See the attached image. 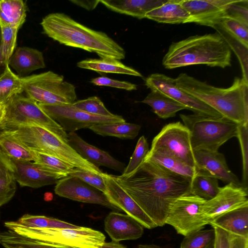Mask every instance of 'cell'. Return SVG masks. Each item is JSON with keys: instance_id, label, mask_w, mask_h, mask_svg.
<instances>
[{"instance_id": "7dc6e473", "label": "cell", "mask_w": 248, "mask_h": 248, "mask_svg": "<svg viewBox=\"0 0 248 248\" xmlns=\"http://www.w3.org/2000/svg\"><path fill=\"white\" fill-rule=\"evenodd\" d=\"M91 82L96 86H108L126 91L136 90V84L124 81L113 79L107 77H99L93 78Z\"/></svg>"}, {"instance_id": "30bf717a", "label": "cell", "mask_w": 248, "mask_h": 248, "mask_svg": "<svg viewBox=\"0 0 248 248\" xmlns=\"http://www.w3.org/2000/svg\"><path fill=\"white\" fill-rule=\"evenodd\" d=\"M205 201L191 193L180 196L171 204L165 224L184 236L202 230L208 224L203 214Z\"/></svg>"}, {"instance_id": "2e32d148", "label": "cell", "mask_w": 248, "mask_h": 248, "mask_svg": "<svg viewBox=\"0 0 248 248\" xmlns=\"http://www.w3.org/2000/svg\"><path fill=\"white\" fill-rule=\"evenodd\" d=\"M237 0H181L187 11V23L194 22L213 28L226 16L229 7Z\"/></svg>"}, {"instance_id": "f6af8a7d", "label": "cell", "mask_w": 248, "mask_h": 248, "mask_svg": "<svg viewBox=\"0 0 248 248\" xmlns=\"http://www.w3.org/2000/svg\"><path fill=\"white\" fill-rule=\"evenodd\" d=\"M103 174V172L97 174L78 168H74L69 175L78 177L105 194L106 186Z\"/></svg>"}, {"instance_id": "bcb514c9", "label": "cell", "mask_w": 248, "mask_h": 248, "mask_svg": "<svg viewBox=\"0 0 248 248\" xmlns=\"http://www.w3.org/2000/svg\"><path fill=\"white\" fill-rule=\"evenodd\" d=\"M247 0H237L229 8L226 16L248 24Z\"/></svg>"}, {"instance_id": "f5cc1de1", "label": "cell", "mask_w": 248, "mask_h": 248, "mask_svg": "<svg viewBox=\"0 0 248 248\" xmlns=\"http://www.w3.org/2000/svg\"><path fill=\"white\" fill-rule=\"evenodd\" d=\"M71 1L88 10H92L95 8L98 3L100 2V0L91 1L89 3L87 4L84 2V1L72 0Z\"/></svg>"}, {"instance_id": "4dcf8cb0", "label": "cell", "mask_w": 248, "mask_h": 248, "mask_svg": "<svg viewBox=\"0 0 248 248\" xmlns=\"http://www.w3.org/2000/svg\"><path fill=\"white\" fill-rule=\"evenodd\" d=\"M0 149L10 159L31 161L35 160L33 151L5 131L0 133Z\"/></svg>"}, {"instance_id": "f1b7e54d", "label": "cell", "mask_w": 248, "mask_h": 248, "mask_svg": "<svg viewBox=\"0 0 248 248\" xmlns=\"http://www.w3.org/2000/svg\"><path fill=\"white\" fill-rule=\"evenodd\" d=\"M144 160L152 161L174 173L190 179H192L197 172L196 168L186 164L179 159L151 149L149 150Z\"/></svg>"}, {"instance_id": "9a60e30c", "label": "cell", "mask_w": 248, "mask_h": 248, "mask_svg": "<svg viewBox=\"0 0 248 248\" xmlns=\"http://www.w3.org/2000/svg\"><path fill=\"white\" fill-rule=\"evenodd\" d=\"M248 189L232 183L220 187L217 194L206 200L204 205V216L208 224L226 213L248 206Z\"/></svg>"}, {"instance_id": "44dd1931", "label": "cell", "mask_w": 248, "mask_h": 248, "mask_svg": "<svg viewBox=\"0 0 248 248\" xmlns=\"http://www.w3.org/2000/svg\"><path fill=\"white\" fill-rule=\"evenodd\" d=\"M105 230L113 241L135 240L144 232L143 226L128 215L110 212L104 220Z\"/></svg>"}, {"instance_id": "8992f818", "label": "cell", "mask_w": 248, "mask_h": 248, "mask_svg": "<svg viewBox=\"0 0 248 248\" xmlns=\"http://www.w3.org/2000/svg\"><path fill=\"white\" fill-rule=\"evenodd\" d=\"M180 117L189 132L193 151L217 152L228 140L237 137L239 124L223 117L196 113Z\"/></svg>"}, {"instance_id": "e575fe53", "label": "cell", "mask_w": 248, "mask_h": 248, "mask_svg": "<svg viewBox=\"0 0 248 248\" xmlns=\"http://www.w3.org/2000/svg\"><path fill=\"white\" fill-rule=\"evenodd\" d=\"M213 28L220 35L225 42L235 53L240 62L242 78L248 82V48L240 41L227 31L220 24L215 25Z\"/></svg>"}, {"instance_id": "277c9868", "label": "cell", "mask_w": 248, "mask_h": 248, "mask_svg": "<svg viewBox=\"0 0 248 248\" xmlns=\"http://www.w3.org/2000/svg\"><path fill=\"white\" fill-rule=\"evenodd\" d=\"M231 49L218 33L191 36L172 43L162 60L172 69L196 64L222 68L231 66Z\"/></svg>"}, {"instance_id": "6f0895ef", "label": "cell", "mask_w": 248, "mask_h": 248, "mask_svg": "<svg viewBox=\"0 0 248 248\" xmlns=\"http://www.w3.org/2000/svg\"></svg>"}, {"instance_id": "74e56055", "label": "cell", "mask_w": 248, "mask_h": 248, "mask_svg": "<svg viewBox=\"0 0 248 248\" xmlns=\"http://www.w3.org/2000/svg\"><path fill=\"white\" fill-rule=\"evenodd\" d=\"M34 162L55 172L69 175L74 168L70 164L55 156L33 151Z\"/></svg>"}, {"instance_id": "db71d44e", "label": "cell", "mask_w": 248, "mask_h": 248, "mask_svg": "<svg viewBox=\"0 0 248 248\" xmlns=\"http://www.w3.org/2000/svg\"><path fill=\"white\" fill-rule=\"evenodd\" d=\"M102 248H126L119 242L112 241L110 242L105 243Z\"/></svg>"}, {"instance_id": "7bdbcfd3", "label": "cell", "mask_w": 248, "mask_h": 248, "mask_svg": "<svg viewBox=\"0 0 248 248\" xmlns=\"http://www.w3.org/2000/svg\"><path fill=\"white\" fill-rule=\"evenodd\" d=\"M1 45L3 56L8 63L16 46L17 27L11 26L0 27Z\"/></svg>"}, {"instance_id": "f546056e", "label": "cell", "mask_w": 248, "mask_h": 248, "mask_svg": "<svg viewBox=\"0 0 248 248\" xmlns=\"http://www.w3.org/2000/svg\"><path fill=\"white\" fill-rule=\"evenodd\" d=\"M95 134L112 136L121 139H134L139 134L141 126L124 122L106 123L93 125L89 128Z\"/></svg>"}, {"instance_id": "484cf974", "label": "cell", "mask_w": 248, "mask_h": 248, "mask_svg": "<svg viewBox=\"0 0 248 248\" xmlns=\"http://www.w3.org/2000/svg\"><path fill=\"white\" fill-rule=\"evenodd\" d=\"M78 67L92 70L100 74L114 73L142 77L136 70L126 66L119 60L104 58L87 59L77 63Z\"/></svg>"}, {"instance_id": "f35d334b", "label": "cell", "mask_w": 248, "mask_h": 248, "mask_svg": "<svg viewBox=\"0 0 248 248\" xmlns=\"http://www.w3.org/2000/svg\"><path fill=\"white\" fill-rule=\"evenodd\" d=\"M219 24L227 31L248 47V24L227 16L224 17Z\"/></svg>"}, {"instance_id": "ffe728a7", "label": "cell", "mask_w": 248, "mask_h": 248, "mask_svg": "<svg viewBox=\"0 0 248 248\" xmlns=\"http://www.w3.org/2000/svg\"><path fill=\"white\" fill-rule=\"evenodd\" d=\"M69 144L82 158L97 167L104 166L122 173L125 169L124 163L116 160L108 152L89 144L76 132L67 133Z\"/></svg>"}, {"instance_id": "1f68e13d", "label": "cell", "mask_w": 248, "mask_h": 248, "mask_svg": "<svg viewBox=\"0 0 248 248\" xmlns=\"http://www.w3.org/2000/svg\"><path fill=\"white\" fill-rule=\"evenodd\" d=\"M219 188L217 179L200 170L191 180L190 193L206 201L213 198Z\"/></svg>"}, {"instance_id": "816d5d0a", "label": "cell", "mask_w": 248, "mask_h": 248, "mask_svg": "<svg viewBox=\"0 0 248 248\" xmlns=\"http://www.w3.org/2000/svg\"><path fill=\"white\" fill-rule=\"evenodd\" d=\"M8 66V64L5 60L2 54L1 45V32L0 27V78L4 74Z\"/></svg>"}, {"instance_id": "681fc988", "label": "cell", "mask_w": 248, "mask_h": 248, "mask_svg": "<svg viewBox=\"0 0 248 248\" xmlns=\"http://www.w3.org/2000/svg\"><path fill=\"white\" fill-rule=\"evenodd\" d=\"M230 248H248V237L240 236L230 233Z\"/></svg>"}, {"instance_id": "d4e9b609", "label": "cell", "mask_w": 248, "mask_h": 248, "mask_svg": "<svg viewBox=\"0 0 248 248\" xmlns=\"http://www.w3.org/2000/svg\"><path fill=\"white\" fill-rule=\"evenodd\" d=\"M209 225L220 228L230 234L248 237V206L226 213Z\"/></svg>"}, {"instance_id": "ac0fdd59", "label": "cell", "mask_w": 248, "mask_h": 248, "mask_svg": "<svg viewBox=\"0 0 248 248\" xmlns=\"http://www.w3.org/2000/svg\"><path fill=\"white\" fill-rule=\"evenodd\" d=\"M103 176L106 186L105 194L112 204L135 218L144 227L152 229L157 227L136 202L116 182L112 175L103 172Z\"/></svg>"}, {"instance_id": "6da1fadb", "label": "cell", "mask_w": 248, "mask_h": 248, "mask_svg": "<svg viewBox=\"0 0 248 248\" xmlns=\"http://www.w3.org/2000/svg\"><path fill=\"white\" fill-rule=\"evenodd\" d=\"M112 177L157 227L165 224L172 203L180 196L190 193L192 179L148 160H144L128 174Z\"/></svg>"}, {"instance_id": "8fae6325", "label": "cell", "mask_w": 248, "mask_h": 248, "mask_svg": "<svg viewBox=\"0 0 248 248\" xmlns=\"http://www.w3.org/2000/svg\"><path fill=\"white\" fill-rule=\"evenodd\" d=\"M38 104L49 117L68 133L75 132L82 128H89L98 124L125 122L122 116L94 115L76 108L73 104Z\"/></svg>"}, {"instance_id": "ab89813d", "label": "cell", "mask_w": 248, "mask_h": 248, "mask_svg": "<svg viewBox=\"0 0 248 248\" xmlns=\"http://www.w3.org/2000/svg\"><path fill=\"white\" fill-rule=\"evenodd\" d=\"M237 138L240 144L242 158V186L248 189V123L239 124Z\"/></svg>"}, {"instance_id": "11a10c76", "label": "cell", "mask_w": 248, "mask_h": 248, "mask_svg": "<svg viewBox=\"0 0 248 248\" xmlns=\"http://www.w3.org/2000/svg\"><path fill=\"white\" fill-rule=\"evenodd\" d=\"M137 248H163L155 245H140Z\"/></svg>"}, {"instance_id": "3957f363", "label": "cell", "mask_w": 248, "mask_h": 248, "mask_svg": "<svg viewBox=\"0 0 248 248\" xmlns=\"http://www.w3.org/2000/svg\"><path fill=\"white\" fill-rule=\"evenodd\" d=\"M175 83L178 88L207 105L222 117L238 124L248 123V82L235 77L228 88L216 87L186 73Z\"/></svg>"}, {"instance_id": "f907efd6", "label": "cell", "mask_w": 248, "mask_h": 248, "mask_svg": "<svg viewBox=\"0 0 248 248\" xmlns=\"http://www.w3.org/2000/svg\"><path fill=\"white\" fill-rule=\"evenodd\" d=\"M8 172H13L11 159L0 149V175Z\"/></svg>"}, {"instance_id": "cb8c5ba5", "label": "cell", "mask_w": 248, "mask_h": 248, "mask_svg": "<svg viewBox=\"0 0 248 248\" xmlns=\"http://www.w3.org/2000/svg\"><path fill=\"white\" fill-rule=\"evenodd\" d=\"M145 18L159 23L178 24L187 23L189 15L182 5L181 0H167L148 12Z\"/></svg>"}, {"instance_id": "836d02e7", "label": "cell", "mask_w": 248, "mask_h": 248, "mask_svg": "<svg viewBox=\"0 0 248 248\" xmlns=\"http://www.w3.org/2000/svg\"><path fill=\"white\" fill-rule=\"evenodd\" d=\"M23 92L22 78L14 73L8 66L0 78V106L4 105L13 96Z\"/></svg>"}, {"instance_id": "d590c367", "label": "cell", "mask_w": 248, "mask_h": 248, "mask_svg": "<svg viewBox=\"0 0 248 248\" xmlns=\"http://www.w3.org/2000/svg\"><path fill=\"white\" fill-rule=\"evenodd\" d=\"M16 221L22 225L30 228L75 229L79 227L57 218L29 214L23 215Z\"/></svg>"}, {"instance_id": "7a4b0ae2", "label": "cell", "mask_w": 248, "mask_h": 248, "mask_svg": "<svg viewBox=\"0 0 248 248\" xmlns=\"http://www.w3.org/2000/svg\"><path fill=\"white\" fill-rule=\"evenodd\" d=\"M44 33L65 46L96 53L100 58L123 60L124 49L106 33L88 28L62 13L50 14L41 22Z\"/></svg>"}, {"instance_id": "4fadbf2b", "label": "cell", "mask_w": 248, "mask_h": 248, "mask_svg": "<svg viewBox=\"0 0 248 248\" xmlns=\"http://www.w3.org/2000/svg\"><path fill=\"white\" fill-rule=\"evenodd\" d=\"M145 85L151 91H156L182 104L194 113L216 117H222L215 109L188 94L177 87L175 80L162 74L155 73L145 79Z\"/></svg>"}, {"instance_id": "83f0119b", "label": "cell", "mask_w": 248, "mask_h": 248, "mask_svg": "<svg viewBox=\"0 0 248 248\" xmlns=\"http://www.w3.org/2000/svg\"><path fill=\"white\" fill-rule=\"evenodd\" d=\"M27 10L22 0H0V27L20 28L26 20Z\"/></svg>"}, {"instance_id": "8d00e7d4", "label": "cell", "mask_w": 248, "mask_h": 248, "mask_svg": "<svg viewBox=\"0 0 248 248\" xmlns=\"http://www.w3.org/2000/svg\"><path fill=\"white\" fill-rule=\"evenodd\" d=\"M215 241L214 228L201 230L185 236L180 248H214Z\"/></svg>"}, {"instance_id": "9c48e42d", "label": "cell", "mask_w": 248, "mask_h": 248, "mask_svg": "<svg viewBox=\"0 0 248 248\" xmlns=\"http://www.w3.org/2000/svg\"><path fill=\"white\" fill-rule=\"evenodd\" d=\"M24 91L37 103L73 104L77 97L75 86L64 77L49 71L22 78Z\"/></svg>"}, {"instance_id": "4316f807", "label": "cell", "mask_w": 248, "mask_h": 248, "mask_svg": "<svg viewBox=\"0 0 248 248\" xmlns=\"http://www.w3.org/2000/svg\"><path fill=\"white\" fill-rule=\"evenodd\" d=\"M152 108V110L163 119L173 117L181 110L186 109L182 104L156 91H151L141 101Z\"/></svg>"}, {"instance_id": "ee69618b", "label": "cell", "mask_w": 248, "mask_h": 248, "mask_svg": "<svg viewBox=\"0 0 248 248\" xmlns=\"http://www.w3.org/2000/svg\"><path fill=\"white\" fill-rule=\"evenodd\" d=\"M13 172L0 175V207L9 202L16 191V183Z\"/></svg>"}, {"instance_id": "ba28073f", "label": "cell", "mask_w": 248, "mask_h": 248, "mask_svg": "<svg viewBox=\"0 0 248 248\" xmlns=\"http://www.w3.org/2000/svg\"><path fill=\"white\" fill-rule=\"evenodd\" d=\"M4 115L0 124L2 131L12 130L19 126L36 124L44 127L68 140L67 133L49 117L38 103L20 94L13 96L4 105Z\"/></svg>"}, {"instance_id": "7c38bea8", "label": "cell", "mask_w": 248, "mask_h": 248, "mask_svg": "<svg viewBox=\"0 0 248 248\" xmlns=\"http://www.w3.org/2000/svg\"><path fill=\"white\" fill-rule=\"evenodd\" d=\"M151 149L173 156L196 168L189 132L180 122L164 126L154 138Z\"/></svg>"}, {"instance_id": "5bb4252c", "label": "cell", "mask_w": 248, "mask_h": 248, "mask_svg": "<svg viewBox=\"0 0 248 248\" xmlns=\"http://www.w3.org/2000/svg\"><path fill=\"white\" fill-rule=\"evenodd\" d=\"M54 191L60 197L73 201L99 204L122 211L112 204L104 193L75 176L68 175L60 179L56 183Z\"/></svg>"}, {"instance_id": "c3c4849f", "label": "cell", "mask_w": 248, "mask_h": 248, "mask_svg": "<svg viewBox=\"0 0 248 248\" xmlns=\"http://www.w3.org/2000/svg\"><path fill=\"white\" fill-rule=\"evenodd\" d=\"M215 232L214 248H230V233L217 226H212Z\"/></svg>"}, {"instance_id": "9f6ffc18", "label": "cell", "mask_w": 248, "mask_h": 248, "mask_svg": "<svg viewBox=\"0 0 248 248\" xmlns=\"http://www.w3.org/2000/svg\"><path fill=\"white\" fill-rule=\"evenodd\" d=\"M5 112L4 105L0 106V124L4 117Z\"/></svg>"}, {"instance_id": "d6a6232c", "label": "cell", "mask_w": 248, "mask_h": 248, "mask_svg": "<svg viewBox=\"0 0 248 248\" xmlns=\"http://www.w3.org/2000/svg\"><path fill=\"white\" fill-rule=\"evenodd\" d=\"M0 244L4 248H75L38 241L8 230L0 232Z\"/></svg>"}, {"instance_id": "603a6c76", "label": "cell", "mask_w": 248, "mask_h": 248, "mask_svg": "<svg viewBox=\"0 0 248 248\" xmlns=\"http://www.w3.org/2000/svg\"><path fill=\"white\" fill-rule=\"evenodd\" d=\"M167 0H100L108 9L122 14L142 19L153 9L160 6Z\"/></svg>"}, {"instance_id": "b9f144b4", "label": "cell", "mask_w": 248, "mask_h": 248, "mask_svg": "<svg viewBox=\"0 0 248 248\" xmlns=\"http://www.w3.org/2000/svg\"><path fill=\"white\" fill-rule=\"evenodd\" d=\"M73 105L82 110L94 115L104 116L114 115L108 110L103 102L97 96L75 101Z\"/></svg>"}, {"instance_id": "60d3db41", "label": "cell", "mask_w": 248, "mask_h": 248, "mask_svg": "<svg viewBox=\"0 0 248 248\" xmlns=\"http://www.w3.org/2000/svg\"><path fill=\"white\" fill-rule=\"evenodd\" d=\"M149 151L147 140L144 136H142L139 139L128 165L125 168L122 174L127 175L136 170L143 162Z\"/></svg>"}, {"instance_id": "e0dca14e", "label": "cell", "mask_w": 248, "mask_h": 248, "mask_svg": "<svg viewBox=\"0 0 248 248\" xmlns=\"http://www.w3.org/2000/svg\"><path fill=\"white\" fill-rule=\"evenodd\" d=\"M16 181L21 186L39 188L56 184L68 175L52 171L34 162L11 159Z\"/></svg>"}, {"instance_id": "7402d4cb", "label": "cell", "mask_w": 248, "mask_h": 248, "mask_svg": "<svg viewBox=\"0 0 248 248\" xmlns=\"http://www.w3.org/2000/svg\"><path fill=\"white\" fill-rule=\"evenodd\" d=\"M8 64L20 78L46 67L43 53L27 46L18 47L9 59Z\"/></svg>"}, {"instance_id": "d6986e66", "label": "cell", "mask_w": 248, "mask_h": 248, "mask_svg": "<svg viewBox=\"0 0 248 248\" xmlns=\"http://www.w3.org/2000/svg\"><path fill=\"white\" fill-rule=\"evenodd\" d=\"M197 170L217 180L242 186L238 177L229 169L223 154L217 152L193 151Z\"/></svg>"}, {"instance_id": "52a82bcc", "label": "cell", "mask_w": 248, "mask_h": 248, "mask_svg": "<svg viewBox=\"0 0 248 248\" xmlns=\"http://www.w3.org/2000/svg\"><path fill=\"white\" fill-rule=\"evenodd\" d=\"M4 226L18 235L46 243L75 248H102L106 237L100 231L85 227L78 228H36L25 227L16 221Z\"/></svg>"}, {"instance_id": "5b68a950", "label": "cell", "mask_w": 248, "mask_h": 248, "mask_svg": "<svg viewBox=\"0 0 248 248\" xmlns=\"http://www.w3.org/2000/svg\"><path fill=\"white\" fill-rule=\"evenodd\" d=\"M32 151L57 157L78 168L97 174L103 172L98 167L82 158L66 140L48 129L38 125H22L12 130L4 131Z\"/></svg>"}]
</instances>
